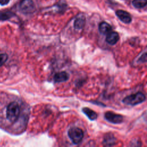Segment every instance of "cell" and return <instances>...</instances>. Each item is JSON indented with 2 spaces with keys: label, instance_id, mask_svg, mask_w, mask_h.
Returning <instances> with one entry per match:
<instances>
[{
  "label": "cell",
  "instance_id": "17",
  "mask_svg": "<svg viewBox=\"0 0 147 147\" xmlns=\"http://www.w3.org/2000/svg\"><path fill=\"white\" fill-rule=\"evenodd\" d=\"M10 0H0V5H5L8 3Z\"/></svg>",
  "mask_w": 147,
  "mask_h": 147
},
{
  "label": "cell",
  "instance_id": "9",
  "mask_svg": "<svg viewBox=\"0 0 147 147\" xmlns=\"http://www.w3.org/2000/svg\"><path fill=\"white\" fill-rule=\"evenodd\" d=\"M116 142V138L111 133L106 134L103 138V144L105 146H112Z\"/></svg>",
  "mask_w": 147,
  "mask_h": 147
},
{
  "label": "cell",
  "instance_id": "14",
  "mask_svg": "<svg viewBox=\"0 0 147 147\" xmlns=\"http://www.w3.org/2000/svg\"><path fill=\"white\" fill-rule=\"evenodd\" d=\"M14 16V14L11 11H6L0 13V21H5L10 19Z\"/></svg>",
  "mask_w": 147,
  "mask_h": 147
},
{
  "label": "cell",
  "instance_id": "1",
  "mask_svg": "<svg viewBox=\"0 0 147 147\" xmlns=\"http://www.w3.org/2000/svg\"><path fill=\"white\" fill-rule=\"evenodd\" d=\"M20 113L19 105L16 102H13L9 104L6 109V118L11 123L15 122Z\"/></svg>",
  "mask_w": 147,
  "mask_h": 147
},
{
  "label": "cell",
  "instance_id": "13",
  "mask_svg": "<svg viewBox=\"0 0 147 147\" xmlns=\"http://www.w3.org/2000/svg\"><path fill=\"white\" fill-rule=\"evenodd\" d=\"M147 0H133L132 4L134 7L140 9L145 7L146 5Z\"/></svg>",
  "mask_w": 147,
  "mask_h": 147
},
{
  "label": "cell",
  "instance_id": "2",
  "mask_svg": "<svg viewBox=\"0 0 147 147\" xmlns=\"http://www.w3.org/2000/svg\"><path fill=\"white\" fill-rule=\"evenodd\" d=\"M146 99L145 95L141 92L129 95L122 100V102L126 105L135 106L144 102Z\"/></svg>",
  "mask_w": 147,
  "mask_h": 147
},
{
  "label": "cell",
  "instance_id": "3",
  "mask_svg": "<svg viewBox=\"0 0 147 147\" xmlns=\"http://www.w3.org/2000/svg\"><path fill=\"white\" fill-rule=\"evenodd\" d=\"M68 136L74 144H78L83 140V132L79 127H72L68 131Z\"/></svg>",
  "mask_w": 147,
  "mask_h": 147
},
{
  "label": "cell",
  "instance_id": "8",
  "mask_svg": "<svg viewBox=\"0 0 147 147\" xmlns=\"http://www.w3.org/2000/svg\"><path fill=\"white\" fill-rule=\"evenodd\" d=\"M69 79V75L65 71H61L56 73L53 77L55 82L60 83L66 82Z\"/></svg>",
  "mask_w": 147,
  "mask_h": 147
},
{
  "label": "cell",
  "instance_id": "10",
  "mask_svg": "<svg viewBox=\"0 0 147 147\" xmlns=\"http://www.w3.org/2000/svg\"><path fill=\"white\" fill-rule=\"evenodd\" d=\"M111 29L112 28L110 25L106 22H102L99 25V30L102 34H107L111 32Z\"/></svg>",
  "mask_w": 147,
  "mask_h": 147
},
{
  "label": "cell",
  "instance_id": "12",
  "mask_svg": "<svg viewBox=\"0 0 147 147\" xmlns=\"http://www.w3.org/2000/svg\"><path fill=\"white\" fill-rule=\"evenodd\" d=\"M85 24V18L83 16L77 18L74 21V28L76 29H81Z\"/></svg>",
  "mask_w": 147,
  "mask_h": 147
},
{
  "label": "cell",
  "instance_id": "15",
  "mask_svg": "<svg viewBox=\"0 0 147 147\" xmlns=\"http://www.w3.org/2000/svg\"><path fill=\"white\" fill-rule=\"evenodd\" d=\"M7 55L5 53L0 54V67H1L7 60Z\"/></svg>",
  "mask_w": 147,
  "mask_h": 147
},
{
  "label": "cell",
  "instance_id": "5",
  "mask_svg": "<svg viewBox=\"0 0 147 147\" xmlns=\"http://www.w3.org/2000/svg\"><path fill=\"white\" fill-rule=\"evenodd\" d=\"M105 118L109 122L117 124L123 122V117L122 115L116 114L112 111H107L105 113Z\"/></svg>",
  "mask_w": 147,
  "mask_h": 147
},
{
  "label": "cell",
  "instance_id": "4",
  "mask_svg": "<svg viewBox=\"0 0 147 147\" xmlns=\"http://www.w3.org/2000/svg\"><path fill=\"white\" fill-rule=\"evenodd\" d=\"M20 10L24 14H30L35 10V5L32 0H22L19 6Z\"/></svg>",
  "mask_w": 147,
  "mask_h": 147
},
{
  "label": "cell",
  "instance_id": "7",
  "mask_svg": "<svg viewBox=\"0 0 147 147\" xmlns=\"http://www.w3.org/2000/svg\"><path fill=\"white\" fill-rule=\"evenodd\" d=\"M119 39V34L116 32H110L107 34L106 41L110 45L115 44Z\"/></svg>",
  "mask_w": 147,
  "mask_h": 147
},
{
  "label": "cell",
  "instance_id": "6",
  "mask_svg": "<svg viewBox=\"0 0 147 147\" xmlns=\"http://www.w3.org/2000/svg\"><path fill=\"white\" fill-rule=\"evenodd\" d=\"M118 18L123 22L125 24H129L131 21V17L130 14L124 10H118L115 12Z\"/></svg>",
  "mask_w": 147,
  "mask_h": 147
},
{
  "label": "cell",
  "instance_id": "16",
  "mask_svg": "<svg viewBox=\"0 0 147 147\" xmlns=\"http://www.w3.org/2000/svg\"><path fill=\"white\" fill-rule=\"evenodd\" d=\"M139 60H140L139 61H141V62H142V63L146 61V53H145V52L141 56V57L140 58Z\"/></svg>",
  "mask_w": 147,
  "mask_h": 147
},
{
  "label": "cell",
  "instance_id": "11",
  "mask_svg": "<svg viewBox=\"0 0 147 147\" xmlns=\"http://www.w3.org/2000/svg\"><path fill=\"white\" fill-rule=\"evenodd\" d=\"M82 111L87 116V117L91 121L96 119L98 117L96 113H95L92 110L88 107H84L82 109Z\"/></svg>",
  "mask_w": 147,
  "mask_h": 147
}]
</instances>
